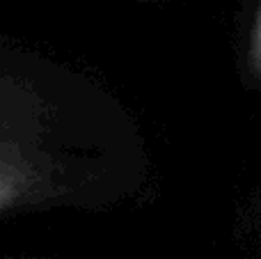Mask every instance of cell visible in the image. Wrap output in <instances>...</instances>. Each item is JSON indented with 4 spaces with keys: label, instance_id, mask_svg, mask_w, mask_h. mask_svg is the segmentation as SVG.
Here are the masks:
<instances>
[{
    "label": "cell",
    "instance_id": "cell-1",
    "mask_svg": "<svg viewBox=\"0 0 261 259\" xmlns=\"http://www.w3.org/2000/svg\"><path fill=\"white\" fill-rule=\"evenodd\" d=\"M71 73L0 71V216L92 202L113 184V136L81 126ZM90 94V92H87Z\"/></svg>",
    "mask_w": 261,
    "mask_h": 259
},
{
    "label": "cell",
    "instance_id": "cell-2",
    "mask_svg": "<svg viewBox=\"0 0 261 259\" xmlns=\"http://www.w3.org/2000/svg\"><path fill=\"white\" fill-rule=\"evenodd\" d=\"M243 67H245V76L254 85H261V0L257 5V12H254L252 25H250L248 41H245Z\"/></svg>",
    "mask_w": 261,
    "mask_h": 259
}]
</instances>
